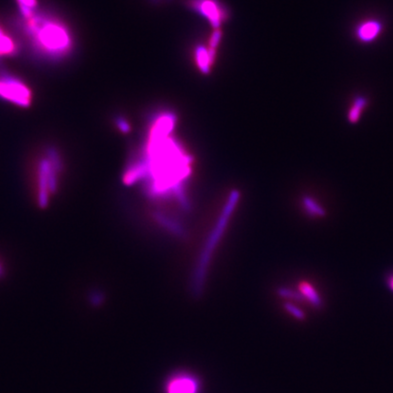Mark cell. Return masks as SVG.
I'll return each mask as SVG.
<instances>
[{"mask_svg": "<svg viewBox=\"0 0 393 393\" xmlns=\"http://www.w3.org/2000/svg\"><path fill=\"white\" fill-rule=\"evenodd\" d=\"M278 294L281 296L282 298L284 299H292V300H296V301H303L305 300V298L303 297V295L301 293V291H295L293 289L286 288V287H282V288L278 289Z\"/></svg>", "mask_w": 393, "mask_h": 393, "instance_id": "9a60e30c", "label": "cell"}, {"mask_svg": "<svg viewBox=\"0 0 393 393\" xmlns=\"http://www.w3.org/2000/svg\"><path fill=\"white\" fill-rule=\"evenodd\" d=\"M1 271H2V267H1V264H0V274H1Z\"/></svg>", "mask_w": 393, "mask_h": 393, "instance_id": "44dd1931", "label": "cell"}, {"mask_svg": "<svg viewBox=\"0 0 393 393\" xmlns=\"http://www.w3.org/2000/svg\"><path fill=\"white\" fill-rule=\"evenodd\" d=\"M22 22L33 47L42 56L58 60L72 51V34L56 18L36 12L28 19H22Z\"/></svg>", "mask_w": 393, "mask_h": 393, "instance_id": "6da1fadb", "label": "cell"}, {"mask_svg": "<svg viewBox=\"0 0 393 393\" xmlns=\"http://www.w3.org/2000/svg\"><path fill=\"white\" fill-rule=\"evenodd\" d=\"M389 286H390V288H392V290L393 291V276H392V277L390 278V280H389Z\"/></svg>", "mask_w": 393, "mask_h": 393, "instance_id": "ffe728a7", "label": "cell"}, {"mask_svg": "<svg viewBox=\"0 0 393 393\" xmlns=\"http://www.w3.org/2000/svg\"><path fill=\"white\" fill-rule=\"evenodd\" d=\"M155 218H156V219L158 222L160 223L161 225H163L165 228H167L170 231L173 232L174 234H177L178 236L183 235V229H181V227L175 221L170 219L169 218L164 216L163 214L156 213Z\"/></svg>", "mask_w": 393, "mask_h": 393, "instance_id": "5bb4252c", "label": "cell"}, {"mask_svg": "<svg viewBox=\"0 0 393 393\" xmlns=\"http://www.w3.org/2000/svg\"><path fill=\"white\" fill-rule=\"evenodd\" d=\"M368 102L367 98L363 96H358L354 98L347 114L348 120L350 124H356L359 122L362 113L367 107Z\"/></svg>", "mask_w": 393, "mask_h": 393, "instance_id": "9c48e42d", "label": "cell"}, {"mask_svg": "<svg viewBox=\"0 0 393 393\" xmlns=\"http://www.w3.org/2000/svg\"><path fill=\"white\" fill-rule=\"evenodd\" d=\"M0 98L20 108H28L33 93L26 83L10 73L0 72Z\"/></svg>", "mask_w": 393, "mask_h": 393, "instance_id": "277c9868", "label": "cell"}, {"mask_svg": "<svg viewBox=\"0 0 393 393\" xmlns=\"http://www.w3.org/2000/svg\"><path fill=\"white\" fill-rule=\"evenodd\" d=\"M190 7L205 16L214 27L226 20L227 13L217 0H190Z\"/></svg>", "mask_w": 393, "mask_h": 393, "instance_id": "5b68a950", "label": "cell"}, {"mask_svg": "<svg viewBox=\"0 0 393 393\" xmlns=\"http://www.w3.org/2000/svg\"><path fill=\"white\" fill-rule=\"evenodd\" d=\"M300 290H301V293L303 295V297L305 298V300H308V302H310L316 308L321 307V304H322L321 298L316 292L315 288L312 286H310L308 283L304 282L301 284Z\"/></svg>", "mask_w": 393, "mask_h": 393, "instance_id": "8fae6325", "label": "cell"}, {"mask_svg": "<svg viewBox=\"0 0 393 393\" xmlns=\"http://www.w3.org/2000/svg\"><path fill=\"white\" fill-rule=\"evenodd\" d=\"M307 212L311 216L325 217L326 211L310 196H305L302 199Z\"/></svg>", "mask_w": 393, "mask_h": 393, "instance_id": "4fadbf2b", "label": "cell"}, {"mask_svg": "<svg viewBox=\"0 0 393 393\" xmlns=\"http://www.w3.org/2000/svg\"><path fill=\"white\" fill-rule=\"evenodd\" d=\"M239 198H240V193L237 190H233L229 196L227 204L223 209L218 221L217 222L216 226L214 227L209 239L207 240V242L205 244V247L198 259L192 279V290L196 296L200 294L203 289L204 282L208 266L210 264L211 254L222 236L223 232L229 222V217L231 216L233 210L235 209Z\"/></svg>", "mask_w": 393, "mask_h": 393, "instance_id": "3957f363", "label": "cell"}, {"mask_svg": "<svg viewBox=\"0 0 393 393\" xmlns=\"http://www.w3.org/2000/svg\"><path fill=\"white\" fill-rule=\"evenodd\" d=\"M117 124H118V127L120 131H123V132H128V131H130V126L125 121L124 119L118 118V120H117Z\"/></svg>", "mask_w": 393, "mask_h": 393, "instance_id": "ac0fdd59", "label": "cell"}, {"mask_svg": "<svg viewBox=\"0 0 393 393\" xmlns=\"http://www.w3.org/2000/svg\"><path fill=\"white\" fill-rule=\"evenodd\" d=\"M16 1L23 20L32 17L34 14L38 12L39 7L38 0H16Z\"/></svg>", "mask_w": 393, "mask_h": 393, "instance_id": "30bf717a", "label": "cell"}, {"mask_svg": "<svg viewBox=\"0 0 393 393\" xmlns=\"http://www.w3.org/2000/svg\"><path fill=\"white\" fill-rule=\"evenodd\" d=\"M63 170V161L59 151L54 148L46 149L38 159L36 166L37 202L44 209L49 204L50 196L59 190V176Z\"/></svg>", "mask_w": 393, "mask_h": 393, "instance_id": "7a4b0ae2", "label": "cell"}, {"mask_svg": "<svg viewBox=\"0 0 393 393\" xmlns=\"http://www.w3.org/2000/svg\"><path fill=\"white\" fill-rule=\"evenodd\" d=\"M196 380L190 377H177L168 386V393H196Z\"/></svg>", "mask_w": 393, "mask_h": 393, "instance_id": "52a82bcc", "label": "cell"}, {"mask_svg": "<svg viewBox=\"0 0 393 393\" xmlns=\"http://www.w3.org/2000/svg\"><path fill=\"white\" fill-rule=\"evenodd\" d=\"M18 53V45L11 36L0 26V59L13 57Z\"/></svg>", "mask_w": 393, "mask_h": 393, "instance_id": "ba28073f", "label": "cell"}, {"mask_svg": "<svg viewBox=\"0 0 393 393\" xmlns=\"http://www.w3.org/2000/svg\"><path fill=\"white\" fill-rule=\"evenodd\" d=\"M196 62L199 68L204 73H208L210 71V66L213 63V59L210 58L209 50L205 49L204 47H198L196 49Z\"/></svg>", "mask_w": 393, "mask_h": 393, "instance_id": "7c38bea8", "label": "cell"}, {"mask_svg": "<svg viewBox=\"0 0 393 393\" xmlns=\"http://www.w3.org/2000/svg\"><path fill=\"white\" fill-rule=\"evenodd\" d=\"M90 299H91V302H93L94 305H99V304L102 302L103 297L101 296V294L96 292L95 294L92 295L91 297H90Z\"/></svg>", "mask_w": 393, "mask_h": 393, "instance_id": "d6986e66", "label": "cell"}, {"mask_svg": "<svg viewBox=\"0 0 393 393\" xmlns=\"http://www.w3.org/2000/svg\"><path fill=\"white\" fill-rule=\"evenodd\" d=\"M284 307L286 308V310L289 312L290 314L292 315V316H294L295 318H297V319H299V320H304L305 319V314H304V312L302 311L301 308H297V307H295L294 305H292V304H290V303H286L285 305H284Z\"/></svg>", "mask_w": 393, "mask_h": 393, "instance_id": "2e32d148", "label": "cell"}, {"mask_svg": "<svg viewBox=\"0 0 393 393\" xmlns=\"http://www.w3.org/2000/svg\"><path fill=\"white\" fill-rule=\"evenodd\" d=\"M220 38H221V33L218 29H216L212 34V37L210 40V48H213V49L216 48V46H218V44L220 40Z\"/></svg>", "mask_w": 393, "mask_h": 393, "instance_id": "e0dca14e", "label": "cell"}, {"mask_svg": "<svg viewBox=\"0 0 393 393\" xmlns=\"http://www.w3.org/2000/svg\"><path fill=\"white\" fill-rule=\"evenodd\" d=\"M382 22L376 19L363 20L355 27L354 34L361 43L370 44L377 40L383 31Z\"/></svg>", "mask_w": 393, "mask_h": 393, "instance_id": "8992f818", "label": "cell"}]
</instances>
